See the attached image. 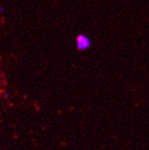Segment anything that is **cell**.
<instances>
[{"instance_id":"6da1fadb","label":"cell","mask_w":149,"mask_h":150,"mask_svg":"<svg viewBox=\"0 0 149 150\" xmlns=\"http://www.w3.org/2000/svg\"><path fill=\"white\" fill-rule=\"evenodd\" d=\"M91 45V41L89 38L85 35H79L76 39V46L77 49L80 50H84L88 49Z\"/></svg>"},{"instance_id":"7a4b0ae2","label":"cell","mask_w":149,"mask_h":150,"mask_svg":"<svg viewBox=\"0 0 149 150\" xmlns=\"http://www.w3.org/2000/svg\"><path fill=\"white\" fill-rule=\"evenodd\" d=\"M5 9H4V7L3 6H0V13H4Z\"/></svg>"},{"instance_id":"3957f363","label":"cell","mask_w":149,"mask_h":150,"mask_svg":"<svg viewBox=\"0 0 149 150\" xmlns=\"http://www.w3.org/2000/svg\"><path fill=\"white\" fill-rule=\"evenodd\" d=\"M8 96H9V94H8V93H5V97H6H6H8Z\"/></svg>"}]
</instances>
